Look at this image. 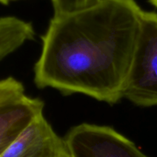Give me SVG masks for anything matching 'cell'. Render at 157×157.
<instances>
[{
    "instance_id": "1",
    "label": "cell",
    "mask_w": 157,
    "mask_h": 157,
    "mask_svg": "<svg viewBox=\"0 0 157 157\" xmlns=\"http://www.w3.org/2000/svg\"><path fill=\"white\" fill-rule=\"evenodd\" d=\"M143 11L136 0H104L89 9L53 15L34 66L35 86L55 89L64 96L82 94L117 104Z\"/></svg>"
},
{
    "instance_id": "10",
    "label": "cell",
    "mask_w": 157,
    "mask_h": 157,
    "mask_svg": "<svg viewBox=\"0 0 157 157\" xmlns=\"http://www.w3.org/2000/svg\"><path fill=\"white\" fill-rule=\"evenodd\" d=\"M149 2H150L153 6L157 8V0H149Z\"/></svg>"
},
{
    "instance_id": "9",
    "label": "cell",
    "mask_w": 157,
    "mask_h": 157,
    "mask_svg": "<svg viewBox=\"0 0 157 157\" xmlns=\"http://www.w3.org/2000/svg\"><path fill=\"white\" fill-rule=\"evenodd\" d=\"M11 1H12V0H0V4H2V5H5V6H6V5L9 4Z\"/></svg>"
},
{
    "instance_id": "2",
    "label": "cell",
    "mask_w": 157,
    "mask_h": 157,
    "mask_svg": "<svg viewBox=\"0 0 157 157\" xmlns=\"http://www.w3.org/2000/svg\"><path fill=\"white\" fill-rule=\"evenodd\" d=\"M123 98L142 107L157 106V13L143 11Z\"/></svg>"
},
{
    "instance_id": "5",
    "label": "cell",
    "mask_w": 157,
    "mask_h": 157,
    "mask_svg": "<svg viewBox=\"0 0 157 157\" xmlns=\"http://www.w3.org/2000/svg\"><path fill=\"white\" fill-rule=\"evenodd\" d=\"M44 107L42 100L27 95L0 107V156L34 119L43 113Z\"/></svg>"
},
{
    "instance_id": "7",
    "label": "cell",
    "mask_w": 157,
    "mask_h": 157,
    "mask_svg": "<svg viewBox=\"0 0 157 157\" xmlns=\"http://www.w3.org/2000/svg\"><path fill=\"white\" fill-rule=\"evenodd\" d=\"M24 95L25 87L21 81L13 77L0 79V107Z\"/></svg>"
},
{
    "instance_id": "8",
    "label": "cell",
    "mask_w": 157,
    "mask_h": 157,
    "mask_svg": "<svg viewBox=\"0 0 157 157\" xmlns=\"http://www.w3.org/2000/svg\"><path fill=\"white\" fill-rule=\"evenodd\" d=\"M104 0H51L54 16L73 13L89 9L99 4Z\"/></svg>"
},
{
    "instance_id": "11",
    "label": "cell",
    "mask_w": 157,
    "mask_h": 157,
    "mask_svg": "<svg viewBox=\"0 0 157 157\" xmlns=\"http://www.w3.org/2000/svg\"><path fill=\"white\" fill-rule=\"evenodd\" d=\"M12 1H15V0H12Z\"/></svg>"
},
{
    "instance_id": "3",
    "label": "cell",
    "mask_w": 157,
    "mask_h": 157,
    "mask_svg": "<svg viewBox=\"0 0 157 157\" xmlns=\"http://www.w3.org/2000/svg\"><path fill=\"white\" fill-rule=\"evenodd\" d=\"M72 157H150L122 133L108 126H75L64 136Z\"/></svg>"
},
{
    "instance_id": "4",
    "label": "cell",
    "mask_w": 157,
    "mask_h": 157,
    "mask_svg": "<svg viewBox=\"0 0 157 157\" xmlns=\"http://www.w3.org/2000/svg\"><path fill=\"white\" fill-rule=\"evenodd\" d=\"M0 157L72 156L64 137L55 131L44 113H41Z\"/></svg>"
},
{
    "instance_id": "6",
    "label": "cell",
    "mask_w": 157,
    "mask_h": 157,
    "mask_svg": "<svg viewBox=\"0 0 157 157\" xmlns=\"http://www.w3.org/2000/svg\"><path fill=\"white\" fill-rule=\"evenodd\" d=\"M35 36L31 22L15 16L0 17V61Z\"/></svg>"
}]
</instances>
